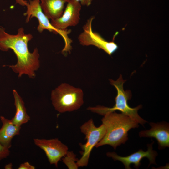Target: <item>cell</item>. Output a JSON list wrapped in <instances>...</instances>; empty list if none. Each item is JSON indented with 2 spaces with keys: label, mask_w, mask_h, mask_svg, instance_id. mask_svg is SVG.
Here are the masks:
<instances>
[{
  "label": "cell",
  "mask_w": 169,
  "mask_h": 169,
  "mask_svg": "<svg viewBox=\"0 0 169 169\" xmlns=\"http://www.w3.org/2000/svg\"><path fill=\"white\" fill-rule=\"evenodd\" d=\"M33 38L31 34L25 33L23 28H19L17 33L13 35L8 33L4 28L0 26V50L7 51L11 49L14 53L17 63L9 66L14 72L18 74L19 77L24 74L30 78H34L35 72L40 67L38 49L35 48L32 52H30L28 48V43Z\"/></svg>",
  "instance_id": "1"
},
{
  "label": "cell",
  "mask_w": 169,
  "mask_h": 169,
  "mask_svg": "<svg viewBox=\"0 0 169 169\" xmlns=\"http://www.w3.org/2000/svg\"><path fill=\"white\" fill-rule=\"evenodd\" d=\"M106 128L105 133L102 139L95 145L96 147L108 145L115 149L128 140V131L139 127L135 119L122 113L115 112L108 113L101 119Z\"/></svg>",
  "instance_id": "2"
},
{
  "label": "cell",
  "mask_w": 169,
  "mask_h": 169,
  "mask_svg": "<svg viewBox=\"0 0 169 169\" xmlns=\"http://www.w3.org/2000/svg\"><path fill=\"white\" fill-rule=\"evenodd\" d=\"M110 84L114 86L117 91V95L115 98V104L112 108L97 106L95 107H89L88 110L101 115L119 110L121 113L126 115L136 120L142 125L147 122L141 118L138 115V110L142 108L140 105L135 108L129 106L128 101L131 97V93L129 90H124L123 85L126 80L123 79L122 75H120L119 78L115 81L110 79Z\"/></svg>",
  "instance_id": "3"
},
{
  "label": "cell",
  "mask_w": 169,
  "mask_h": 169,
  "mask_svg": "<svg viewBox=\"0 0 169 169\" xmlns=\"http://www.w3.org/2000/svg\"><path fill=\"white\" fill-rule=\"evenodd\" d=\"M82 90L64 83L60 84L51 93V100L55 109L62 113L79 109L84 103Z\"/></svg>",
  "instance_id": "4"
},
{
  "label": "cell",
  "mask_w": 169,
  "mask_h": 169,
  "mask_svg": "<svg viewBox=\"0 0 169 169\" xmlns=\"http://www.w3.org/2000/svg\"><path fill=\"white\" fill-rule=\"evenodd\" d=\"M29 0V2L26 6L27 10L23 14L26 16V22H28L33 17L36 18L38 22L37 28L38 31L41 33L46 29L54 34L60 35L63 39L65 44L62 52L64 54L68 52L70 53L72 49L71 44L72 41L69 38L68 35L71 31L67 29L59 30L55 28L43 13L40 7V0Z\"/></svg>",
  "instance_id": "5"
},
{
  "label": "cell",
  "mask_w": 169,
  "mask_h": 169,
  "mask_svg": "<svg viewBox=\"0 0 169 169\" xmlns=\"http://www.w3.org/2000/svg\"><path fill=\"white\" fill-rule=\"evenodd\" d=\"M80 128L81 132L85 136L86 142L84 144H80L83 151L81 153L82 157L79 160H77L76 162L78 167L87 165L91 151L102 139L106 132V128L103 124L96 127L94 125L92 119L84 123Z\"/></svg>",
  "instance_id": "6"
},
{
  "label": "cell",
  "mask_w": 169,
  "mask_h": 169,
  "mask_svg": "<svg viewBox=\"0 0 169 169\" xmlns=\"http://www.w3.org/2000/svg\"><path fill=\"white\" fill-rule=\"evenodd\" d=\"M94 18V17L91 16L87 20L83 27V31L78 36L79 41L83 46H94L110 55L117 50L118 46L114 41H107L97 33L93 31L92 23Z\"/></svg>",
  "instance_id": "7"
},
{
  "label": "cell",
  "mask_w": 169,
  "mask_h": 169,
  "mask_svg": "<svg viewBox=\"0 0 169 169\" xmlns=\"http://www.w3.org/2000/svg\"><path fill=\"white\" fill-rule=\"evenodd\" d=\"M34 144L45 152L50 164L58 167V163L68 151V147L57 138L51 139L34 138Z\"/></svg>",
  "instance_id": "8"
},
{
  "label": "cell",
  "mask_w": 169,
  "mask_h": 169,
  "mask_svg": "<svg viewBox=\"0 0 169 169\" xmlns=\"http://www.w3.org/2000/svg\"><path fill=\"white\" fill-rule=\"evenodd\" d=\"M62 16L51 20L52 26L57 29L64 30L69 27L75 26L79 23L81 5L75 0H69Z\"/></svg>",
  "instance_id": "9"
},
{
  "label": "cell",
  "mask_w": 169,
  "mask_h": 169,
  "mask_svg": "<svg viewBox=\"0 0 169 169\" xmlns=\"http://www.w3.org/2000/svg\"><path fill=\"white\" fill-rule=\"evenodd\" d=\"M154 143L153 141L151 143L147 145V150L145 151L142 149L132 153L126 156H121L117 154L115 152H108L107 155L111 157L115 161H121L124 165L126 169H131L130 165L131 164H134V167L138 169L141 165V161L144 158H147L149 161V166L151 164H156L155 162L156 157L157 156V152L153 150L152 145Z\"/></svg>",
  "instance_id": "10"
},
{
  "label": "cell",
  "mask_w": 169,
  "mask_h": 169,
  "mask_svg": "<svg viewBox=\"0 0 169 169\" xmlns=\"http://www.w3.org/2000/svg\"><path fill=\"white\" fill-rule=\"evenodd\" d=\"M151 128L148 130H142L139 133L140 137L154 138L157 141L159 149L169 147V125L165 122L149 123Z\"/></svg>",
  "instance_id": "11"
},
{
  "label": "cell",
  "mask_w": 169,
  "mask_h": 169,
  "mask_svg": "<svg viewBox=\"0 0 169 169\" xmlns=\"http://www.w3.org/2000/svg\"><path fill=\"white\" fill-rule=\"evenodd\" d=\"M0 119L2 123L0 129V143L9 149L12 146L13 138L19 134L21 126L14 124L11 120L3 116H0Z\"/></svg>",
  "instance_id": "12"
},
{
  "label": "cell",
  "mask_w": 169,
  "mask_h": 169,
  "mask_svg": "<svg viewBox=\"0 0 169 169\" xmlns=\"http://www.w3.org/2000/svg\"><path fill=\"white\" fill-rule=\"evenodd\" d=\"M69 0H40L41 9L49 19L54 20L62 15L65 4Z\"/></svg>",
  "instance_id": "13"
},
{
  "label": "cell",
  "mask_w": 169,
  "mask_h": 169,
  "mask_svg": "<svg viewBox=\"0 0 169 169\" xmlns=\"http://www.w3.org/2000/svg\"><path fill=\"white\" fill-rule=\"evenodd\" d=\"M13 92L16 112L14 116L11 120L14 124L21 126L29 121L30 117L27 113L24 103L22 97L15 89L13 90Z\"/></svg>",
  "instance_id": "14"
},
{
  "label": "cell",
  "mask_w": 169,
  "mask_h": 169,
  "mask_svg": "<svg viewBox=\"0 0 169 169\" xmlns=\"http://www.w3.org/2000/svg\"><path fill=\"white\" fill-rule=\"evenodd\" d=\"M66 155H67V156L65 158L63 159L64 162L67 166H68L70 163L69 165L74 164L78 167L76 163H75V161H77V160H76L75 156L74 154L72 152L68 151Z\"/></svg>",
  "instance_id": "15"
},
{
  "label": "cell",
  "mask_w": 169,
  "mask_h": 169,
  "mask_svg": "<svg viewBox=\"0 0 169 169\" xmlns=\"http://www.w3.org/2000/svg\"><path fill=\"white\" fill-rule=\"evenodd\" d=\"M9 149L0 143V160L6 158L10 154Z\"/></svg>",
  "instance_id": "16"
},
{
  "label": "cell",
  "mask_w": 169,
  "mask_h": 169,
  "mask_svg": "<svg viewBox=\"0 0 169 169\" xmlns=\"http://www.w3.org/2000/svg\"><path fill=\"white\" fill-rule=\"evenodd\" d=\"M18 169H34L35 167L28 162L21 163L18 168Z\"/></svg>",
  "instance_id": "17"
},
{
  "label": "cell",
  "mask_w": 169,
  "mask_h": 169,
  "mask_svg": "<svg viewBox=\"0 0 169 169\" xmlns=\"http://www.w3.org/2000/svg\"><path fill=\"white\" fill-rule=\"evenodd\" d=\"M79 2L81 5L89 6H90L92 2V0H75Z\"/></svg>",
  "instance_id": "18"
},
{
  "label": "cell",
  "mask_w": 169,
  "mask_h": 169,
  "mask_svg": "<svg viewBox=\"0 0 169 169\" xmlns=\"http://www.w3.org/2000/svg\"><path fill=\"white\" fill-rule=\"evenodd\" d=\"M17 3L23 6H26L28 2L25 0H15Z\"/></svg>",
  "instance_id": "19"
},
{
  "label": "cell",
  "mask_w": 169,
  "mask_h": 169,
  "mask_svg": "<svg viewBox=\"0 0 169 169\" xmlns=\"http://www.w3.org/2000/svg\"><path fill=\"white\" fill-rule=\"evenodd\" d=\"M12 163H10L5 165V168L6 169H11L12 168Z\"/></svg>",
  "instance_id": "20"
}]
</instances>
